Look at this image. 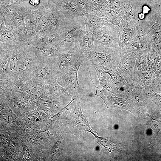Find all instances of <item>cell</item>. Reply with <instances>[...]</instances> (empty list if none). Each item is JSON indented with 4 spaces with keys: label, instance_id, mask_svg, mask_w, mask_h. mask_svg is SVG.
<instances>
[{
    "label": "cell",
    "instance_id": "27",
    "mask_svg": "<svg viewBox=\"0 0 161 161\" xmlns=\"http://www.w3.org/2000/svg\"><path fill=\"white\" fill-rule=\"evenodd\" d=\"M150 9L147 6H144L143 7V13H144L145 14V13H148L149 11H150Z\"/></svg>",
    "mask_w": 161,
    "mask_h": 161
},
{
    "label": "cell",
    "instance_id": "6",
    "mask_svg": "<svg viewBox=\"0 0 161 161\" xmlns=\"http://www.w3.org/2000/svg\"><path fill=\"white\" fill-rule=\"evenodd\" d=\"M29 77L33 82L41 85L49 84L57 78L51 63L38 58L32 68Z\"/></svg>",
    "mask_w": 161,
    "mask_h": 161
},
{
    "label": "cell",
    "instance_id": "16",
    "mask_svg": "<svg viewBox=\"0 0 161 161\" xmlns=\"http://www.w3.org/2000/svg\"><path fill=\"white\" fill-rule=\"evenodd\" d=\"M92 66L96 71L100 82V86L104 84L111 78L109 74L102 66L96 64Z\"/></svg>",
    "mask_w": 161,
    "mask_h": 161
},
{
    "label": "cell",
    "instance_id": "12",
    "mask_svg": "<svg viewBox=\"0 0 161 161\" xmlns=\"http://www.w3.org/2000/svg\"><path fill=\"white\" fill-rule=\"evenodd\" d=\"M59 9L65 15L83 17L84 13L73 0H57Z\"/></svg>",
    "mask_w": 161,
    "mask_h": 161
},
{
    "label": "cell",
    "instance_id": "21",
    "mask_svg": "<svg viewBox=\"0 0 161 161\" xmlns=\"http://www.w3.org/2000/svg\"><path fill=\"white\" fill-rule=\"evenodd\" d=\"M103 15H105L111 22L114 24L117 23L118 18V15L116 12L107 7L104 9Z\"/></svg>",
    "mask_w": 161,
    "mask_h": 161
},
{
    "label": "cell",
    "instance_id": "19",
    "mask_svg": "<svg viewBox=\"0 0 161 161\" xmlns=\"http://www.w3.org/2000/svg\"><path fill=\"white\" fill-rule=\"evenodd\" d=\"M130 84L126 81L118 85H115L113 93L120 95L128 94Z\"/></svg>",
    "mask_w": 161,
    "mask_h": 161
},
{
    "label": "cell",
    "instance_id": "28",
    "mask_svg": "<svg viewBox=\"0 0 161 161\" xmlns=\"http://www.w3.org/2000/svg\"><path fill=\"white\" fill-rule=\"evenodd\" d=\"M145 16V14L143 13H140L138 15L139 18L141 19H143Z\"/></svg>",
    "mask_w": 161,
    "mask_h": 161
},
{
    "label": "cell",
    "instance_id": "2",
    "mask_svg": "<svg viewBox=\"0 0 161 161\" xmlns=\"http://www.w3.org/2000/svg\"><path fill=\"white\" fill-rule=\"evenodd\" d=\"M91 65L102 66L106 71H116L119 65L121 55L118 48L95 46L91 53Z\"/></svg>",
    "mask_w": 161,
    "mask_h": 161
},
{
    "label": "cell",
    "instance_id": "23",
    "mask_svg": "<svg viewBox=\"0 0 161 161\" xmlns=\"http://www.w3.org/2000/svg\"><path fill=\"white\" fill-rule=\"evenodd\" d=\"M133 31L127 30L124 31L122 35V41L123 44L126 43L130 39L133 34Z\"/></svg>",
    "mask_w": 161,
    "mask_h": 161
},
{
    "label": "cell",
    "instance_id": "20",
    "mask_svg": "<svg viewBox=\"0 0 161 161\" xmlns=\"http://www.w3.org/2000/svg\"><path fill=\"white\" fill-rule=\"evenodd\" d=\"M106 71L109 74L115 85L119 84L126 81L121 75L117 71L111 70Z\"/></svg>",
    "mask_w": 161,
    "mask_h": 161
},
{
    "label": "cell",
    "instance_id": "26",
    "mask_svg": "<svg viewBox=\"0 0 161 161\" xmlns=\"http://www.w3.org/2000/svg\"><path fill=\"white\" fill-rule=\"evenodd\" d=\"M40 1V0H30V3L33 6H36L39 4Z\"/></svg>",
    "mask_w": 161,
    "mask_h": 161
},
{
    "label": "cell",
    "instance_id": "9",
    "mask_svg": "<svg viewBox=\"0 0 161 161\" xmlns=\"http://www.w3.org/2000/svg\"><path fill=\"white\" fill-rule=\"evenodd\" d=\"M38 59L35 47H26L18 66V77H29L32 68Z\"/></svg>",
    "mask_w": 161,
    "mask_h": 161
},
{
    "label": "cell",
    "instance_id": "18",
    "mask_svg": "<svg viewBox=\"0 0 161 161\" xmlns=\"http://www.w3.org/2000/svg\"><path fill=\"white\" fill-rule=\"evenodd\" d=\"M146 54H138L135 55L136 64L138 69L143 71H146L148 70L146 60Z\"/></svg>",
    "mask_w": 161,
    "mask_h": 161
},
{
    "label": "cell",
    "instance_id": "11",
    "mask_svg": "<svg viewBox=\"0 0 161 161\" xmlns=\"http://www.w3.org/2000/svg\"><path fill=\"white\" fill-rule=\"evenodd\" d=\"M35 48L38 58L50 63L55 60L61 52L57 43Z\"/></svg>",
    "mask_w": 161,
    "mask_h": 161
},
{
    "label": "cell",
    "instance_id": "7",
    "mask_svg": "<svg viewBox=\"0 0 161 161\" xmlns=\"http://www.w3.org/2000/svg\"><path fill=\"white\" fill-rule=\"evenodd\" d=\"M119 44L117 32L112 26L108 23L105 24L100 31L94 35V46L116 48Z\"/></svg>",
    "mask_w": 161,
    "mask_h": 161
},
{
    "label": "cell",
    "instance_id": "1",
    "mask_svg": "<svg viewBox=\"0 0 161 161\" xmlns=\"http://www.w3.org/2000/svg\"><path fill=\"white\" fill-rule=\"evenodd\" d=\"M85 29L83 17L68 16L57 42L61 52L69 50L78 43V37L81 31Z\"/></svg>",
    "mask_w": 161,
    "mask_h": 161
},
{
    "label": "cell",
    "instance_id": "4",
    "mask_svg": "<svg viewBox=\"0 0 161 161\" xmlns=\"http://www.w3.org/2000/svg\"><path fill=\"white\" fill-rule=\"evenodd\" d=\"M82 63L83 61L81 56L66 73L57 79L58 83L72 95H81L83 92L81 86L78 82V70Z\"/></svg>",
    "mask_w": 161,
    "mask_h": 161
},
{
    "label": "cell",
    "instance_id": "22",
    "mask_svg": "<svg viewBox=\"0 0 161 161\" xmlns=\"http://www.w3.org/2000/svg\"><path fill=\"white\" fill-rule=\"evenodd\" d=\"M142 36L141 34H139L135 37L133 41L131 50H140L144 47V45L142 43Z\"/></svg>",
    "mask_w": 161,
    "mask_h": 161
},
{
    "label": "cell",
    "instance_id": "5",
    "mask_svg": "<svg viewBox=\"0 0 161 161\" xmlns=\"http://www.w3.org/2000/svg\"><path fill=\"white\" fill-rule=\"evenodd\" d=\"M116 71L129 84L136 83L139 70L136 64L135 54L130 52H124L121 57Z\"/></svg>",
    "mask_w": 161,
    "mask_h": 161
},
{
    "label": "cell",
    "instance_id": "10",
    "mask_svg": "<svg viewBox=\"0 0 161 161\" xmlns=\"http://www.w3.org/2000/svg\"><path fill=\"white\" fill-rule=\"evenodd\" d=\"M83 17L86 30L94 35L100 31L107 20L104 15L95 10L84 14Z\"/></svg>",
    "mask_w": 161,
    "mask_h": 161
},
{
    "label": "cell",
    "instance_id": "25",
    "mask_svg": "<svg viewBox=\"0 0 161 161\" xmlns=\"http://www.w3.org/2000/svg\"><path fill=\"white\" fill-rule=\"evenodd\" d=\"M154 34L157 36L159 35L161 33V27L159 25L155 26L153 28Z\"/></svg>",
    "mask_w": 161,
    "mask_h": 161
},
{
    "label": "cell",
    "instance_id": "3",
    "mask_svg": "<svg viewBox=\"0 0 161 161\" xmlns=\"http://www.w3.org/2000/svg\"><path fill=\"white\" fill-rule=\"evenodd\" d=\"M81 56L79 42L73 48L60 52L55 60L50 63L57 78L66 73Z\"/></svg>",
    "mask_w": 161,
    "mask_h": 161
},
{
    "label": "cell",
    "instance_id": "17",
    "mask_svg": "<svg viewBox=\"0 0 161 161\" xmlns=\"http://www.w3.org/2000/svg\"><path fill=\"white\" fill-rule=\"evenodd\" d=\"M79 7L84 14L95 10L92 0H73Z\"/></svg>",
    "mask_w": 161,
    "mask_h": 161
},
{
    "label": "cell",
    "instance_id": "24",
    "mask_svg": "<svg viewBox=\"0 0 161 161\" xmlns=\"http://www.w3.org/2000/svg\"><path fill=\"white\" fill-rule=\"evenodd\" d=\"M151 122L152 128L154 130L156 134L161 129L160 122L156 120H153Z\"/></svg>",
    "mask_w": 161,
    "mask_h": 161
},
{
    "label": "cell",
    "instance_id": "13",
    "mask_svg": "<svg viewBox=\"0 0 161 161\" xmlns=\"http://www.w3.org/2000/svg\"><path fill=\"white\" fill-rule=\"evenodd\" d=\"M46 94L47 96H51L58 98L65 97L69 95L66 89L59 84L57 79L46 85Z\"/></svg>",
    "mask_w": 161,
    "mask_h": 161
},
{
    "label": "cell",
    "instance_id": "8",
    "mask_svg": "<svg viewBox=\"0 0 161 161\" xmlns=\"http://www.w3.org/2000/svg\"><path fill=\"white\" fill-rule=\"evenodd\" d=\"M94 35L85 29L81 31L77 39L80 46L83 63L88 69L92 66L91 53L94 47Z\"/></svg>",
    "mask_w": 161,
    "mask_h": 161
},
{
    "label": "cell",
    "instance_id": "14",
    "mask_svg": "<svg viewBox=\"0 0 161 161\" xmlns=\"http://www.w3.org/2000/svg\"><path fill=\"white\" fill-rule=\"evenodd\" d=\"M94 86L96 91L95 95L101 97L104 100L109 96L113 94L115 85L110 78L104 84L98 87L94 85Z\"/></svg>",
    "mask_w": 161,
    "mask_h": 161
},
{
    "label": "cell",
    "instance_id": "15",
    "mask_svg": "<svg viewBox=\"0 0 161 161\" xmlns=\"http://www.w3.org/2000/svg\"><path fill=\"white\" fill-rule=\"evenodd\" d=\"M154 72L148 70L144 72L139 70V76L136 83L144 88L149 86L152 82Z\"/></svg>",
    "mask_w": 161,
    "mask_h": 161
}]
</instances>
